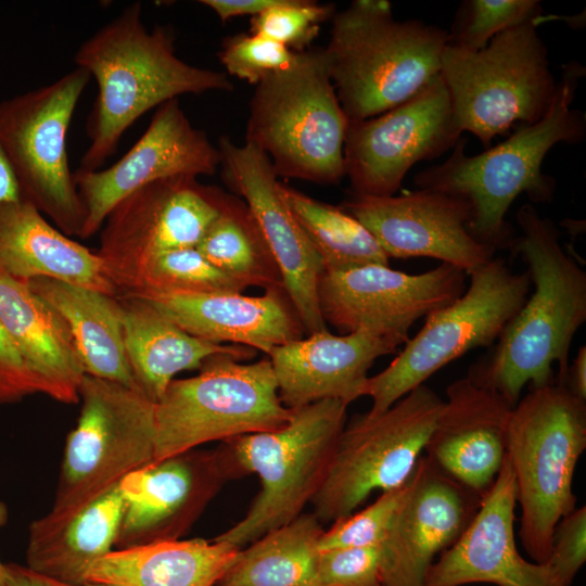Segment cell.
<instances>
[{
  "label": "cell",
  "instance_id": "1",
  "mask_svg": "<svg viewBox=\"0 0 586 586\" xmlns=\"http://www.w3.org/2000/svg\"><path fill=\"white\" fill-rule=\"evenodd\" d=\"M515 219L521 232L509 250L526 265L532 290L489 354L468 373L512 407L526 384L564 379L572 341L586 321V271L561 245L553 221L533 204L522 205Z\"/></svg>",
  "mask_w": 586,
  "mask_h": 586
},
{
  "label": "cell",
  "instance_id": "2",
  "mask_svg": "<svg viewBox=\"0 0 586 586\" xmlns=\"http://www.w3.org/2000/svg\"><path fill=\"white\" fill-rule=\"evenodd\" d=\"M98 86L87 119L89 144L78 169H100L143 114L182 94L232 91L226 73L182 61L168 26L149 29L133 2L85 40L74 55Z\"/></svg>",
  "mask_w": 586,
  "mask_h": 586
},
{
  "label": "cell",
  "instance_id": "3",
  "mask_svg": "<svg viewBox=\"0 0 586 586\" xmlns=\"http://www.w3.org/2000/svg\"><path fill=\"white\" fill-rule=\"evenodd\" d=\"M584 75L578 62L563 65L555 98L542 119L515 128L505 141L476 155L466 154L467 139L460 138L444 163L415 175V186L466 200L471 209L470 233L496 252L509 249L514 232L506 216L513 201L524 193L532 203H551L557 183L542 171L546 155L559 143L578 144L586 137V115L572 106Z\"/></svg>",
  "mask_w": 586,
  "mask_h": 586
},
{
  "label": "cell",
  "instance_id": "4",
  "mask_svg": "<svg viewBox=\"0 0 586 586\" xmlns=\"http://www.w3.org/2000/svg\"><path fill=\"white\" fill-rule=\"evenodd\" d=\"M331 21L323 52L349 122L399 105L441 73L447 30L422 21L395 20L390 1L355 0Z\"/></svg>",
  "mask_w": 586,
  "mask_h": 586
},
{
  "label": "cell",
  "instance_id": "5",
  "mask_svg": "<svg viewBox=\"0 0 586 586\" xmlns=\"http://www.w3.org/2000/svg\"><path fill=\"white\" fill-rule=\"evenodd\" d=\"M505 443L521 507L519 537L533 562L544 563L556 525L576 508L573 479L586 448V402L556 377L531 387L510 411Z\"/></svg>",
  "mask_w": 586,
  "mask_h": 586
},
{
  "label": "cell",
  "instance_id": "6",
  "mask_svg": "<svg viewBox=\"0 0 586 586\" xmlns=\"http://www.w3.org/2000/svg\"><path fill=\"white\" fill-rule=\"evenodd\" d=\"M348 123L323 48H309L255 86L245 141L268 156L278 177L335 184L345 177Z\"/></svg>",
  "mask_w": 586,
  "mask_h": 586
},
{
  "label": "cell",
  "instance_id": "7",
  "mask_svg": "<svg viewBox=\"0 0 586 586\" xmlns=\"http://www.w3.org/2000/svg\"><path fill=\"white\" fill-rule=\"evenodd\" d=\"M346 409L340 400H319L292 409L277 430L222 442L237 476L257 474L260 491L242 520L213 540L242 549L300 517L322 483Z\"/></svg>",
  "mask_w": 586,
  "mask_h": 586
},
{
  "label": "cell",
  "instance_id": "8",
  "mask_svg": "<svg viewBox=\"0 0 586 586\" xmlns=\"http://www.w3.org/2000/svg\"><path fill=\"white\" fill-rule=\"evenodd\" d=\"M540 16L501 31L477 51L445 47L440 75L456 120L485 148L512 128L538 122L552 103L557 81L537 31Z\"/></svg>",
  "mask_w": 586,
  "mask_h": 586
},
{
  "label": "cell",
  "instance_id": "9",
  "mask_svg": "<svg viewBox=\"0 0 586 586\" xmlns=\"http://www.w3.org/2000/svg\"><path fill=\"white\" fill-rule=\"evenodd\" d=\"M199 373L174 379L155 403L154 460L214 441L277 430L290 419L269 358L243 364L227 353L208 357Z\"/></svg>",
  "mask_w": 586,
  "mask_h": 586
},
{
  "label": "cell",
  "instance_id": "10",
  "mask_svg": "<svg viewBox=\"0 0 586 586\" xmlns=\"http://www.w3.org/2000/svg\"><path fill=\"white\" fill-rule=\"evenodd\" d=\"M469 277L468 289L430 314L391 364L368 378L364 396L372 400L369 412H383L469 351L494 345L532 290L526 271H513L497 256Z\"/></svg>",
  "mask_w": 586,
  "mask_h": 586
},
{
  "label": "cell",
  "instance_id": "11",
  "mask_svg": "<svg viewBox=\"0 0 586 586\" xmlns=\"http://www.w3.org/2000/svg\"><path fill=\"white\" fill-rule=\"evenodd\" d=\"M444 400L425 384L380 413L354 415L310 501L322 525L348 517L375 491L403 486L424 450Z\"/></svg>",
  "mask_w": 586,
  "mask_h": 586
},
{
  "label": "cell",
  "instance_id": "12",
  "mask_svg": "<svg viewBox=\"0 0 586 586\" xmlns=\"http://www.w3.org/2000/svg\"><path fill=\"white\" fill-rule=\"evenodd\" d=\"M90 78L76 67L49 85L0 102V146L22 200L68 237H79L85 208L68 163L67 132Z\"/></svg>",
  "mask_w": 586,
  "mask_h": 586
},
{
  "label": "cell",
  "instance_id": "13",
  "mask_svg": "<svg viewBox=\"0 0 586 586\" xmlns=\"http://www.w3.org/2000/svg\"><path fill=\"white\" fill-rule=\"evenodd\" d=\"M80 413L66 438L52 510L94 498L152 462L155 402L139 387L85 374Z\"/></svg>",
  "mask_w": 586,
  "mask_h": 586
},
{
  "label": "cell",
  "instance_id": "14",
  "mask_svg": "<svg viewBox=\"0 0 586 586\" xmlns=\"http://www.w3.org/2000/svg\"><path fill=\"white\" fill-rule=\"evenodd\" d=\"M227 194L196 177L179 176L145 184L120 200L100 229L97 252L118 294L131 291L157 255L196 246Z\"/></svg>",
  "mask_w": 586,
  "mask_h": 586
},
{
  "label": "cell",
  "instance_id": "15",
  "mask_svg": "<svg viewBox=\"0 0 586 586\" xmlns=\"http://www.w3.org/2000/svg\"><path fill=\"white\" fill-rule=\"evenodd\" d=\"M461 135L447 87L438 75L399 105L348 123L343 157L351 191L395 195L415 164L441 156Z\"/></svg>",
  "mask_w": 586,
  "mask_h": 586
},
{
  "label": "cell",
  "instance_id": "16",
  "mask_svg": "<svg viewBox=\"0 0 586 586\" xmlns=\"http://www.w3.org/2000/svg\"><path fill=\"white\" fill-rule=\"evenodd\" d=\"M466 275L443 263L415 275L379 264L323 270L317 288L319 309L326 324L341 334L367 331L399 346L416 321L464 292Z\"/></svg>",
  "mask_w": 586,
  "mask_h": 586
},
{
  "label": "cell",
  "instance_id": "17",
  "mask_svg": "<svg viewBox=\"0 0 586 586\" xmlns=\"http://www.w3.org/2000/svg\"><path fill=\"white\" fill-rule=\"evenodd\" d=\"M219 166L217 145L191 124L179 100L161 104L142 136L116 163L74 173L85 208L79 238L94 235L113 207L135 190L171 177L214 175Z\"/></svg>",
  "mask_w": 586,
  "mask_h": 586
},
{
  "label": "cell",
  "instance_id": "18",
  "mask_svg": "<svg viewBox=\"0 0 586 586\" xmlns=\"http://www.w3.org/2000/svg\"><path fill=\"white\" fill-rule=\"evenodd\" d=\"M340 206L365 226L388 258H435L469 275L496 256L470 233L469 203L451 194L416 189L370 196L351 191Z\"/></svg>",
  "mask_w": 586,
  "mask_h": 586
},
{
  "label": "cell",
  "instance_id": "19",
  "mask_svg": "<svg viewBox=\"0 0 586 586\" xmlns=\"http://www.w3.org/2000/svg\"><path fill=\"white\" fill-rule=\"evenodd\" d=\"M217 148L222 181L256 219L305 332L328 330L317 296L321 259L283 199L270 160L254 144L239 145L227 136L219 138Z\"/></svg>",
  "mask_w": 586,
  "mask_h": 586
},
{
  "label": "cell",
  "instance_id": "20",
  "mask_svg": "<svg viewBox=\"0 0 586 586\" xmlns=\"http://www.w3.org/2000/svg\"><path fill=\"white\" fill-rule=\"evenodd\" d=\"M237 477L221 443L152 461L118 482L123 517L117 549L179 539L228 480Z\"/></svg>",
  "mask_w": 586,
  "mask_h": 586
},
{
  "label": "cell",
  "instance_id": "21",
  "mask_svg": "<svg viewBox=\"0 0 586 586\" xmlns=\"http://www.w3.org/2000/svg\"><path fill=\"white\" fill-rule=\"evenodd\" d=\"M483 497L421 456L380 545L383 586H423L436 555L451 547Z\"/></svg>",
  "mask_w": 586,
  "mask_h": 586
},
{
  "label": "cell",
  "instance_id": "22",
  "mask_svg": "<svg viewBox=\"0 0 586 586\" xmlns=\"http://www.w3.org/2000/svg\"><path fill=\"white\" fill-rule=\"evenodd\" d=\"M515 484L505 457L492 488L460 538L441 553L423 586H564L548 563L525 560L514 537Z\"/></svg>",
  "mask_w": 586,
  "mask_h": 586
},
{
  "label": "cell",
  "instance_id": "23",
  "mask_svg": "<svg viewBox=\"0 0 586 586\" xmlns=\"http://www.w3.org/2000/svg\"><path fill=\"white\" fill-rule=\"evenodd\" d=\"M512 406L469 375L446 387V399L425 445V456L446 474L484 497L506 457Z\"/></svg>",
  "mask_w": 586,
  "mask_h": 586
},
{
  "label": "cell",
  "instance_id": "24",
  "mask_svg": "<svg viewBox=\"0 0 586 586\" xmlns=\"http://www.w3.org/2000/svg\"><path fill=\"white\" fill-rule=\"evenodd\" d=\"M136 296L187 333L217 344L243 345L269 355L278 346L304 337L301 318L283 286L258 296L242 293L162 294Z\"/></svg>",
  "mask_w": 586,
  "mask_h": 586
},
{
  "label": "cell",
  "instance_id": "25",
  "mask_svg": "<svg viewBox=\"0 0 586 586\" xmlns=\"http://www.w3.org/2000/svg\"><path fill=\"white\" fill-rule=\"evenodd\" d=\"M398 346L367 331L308 334L268 355L282 404L289 409L335 399L347 406L364 396L368 371Z\"/></svg>",
  "mask_w": 586,
  "mask_h": 586
},
{
  "label": "cell",
  "instance_id": "26",
  "mask_svg": "<svg viewBox=\"0 0 586 586\" xmlns=\"http://www.w3.org/2000/svg\"><path fill=\"white\" fill-rule=\"evenodd\" d=\"M122 517L118 484L79 506L51 509L29 525L26 566L60 583L88 584L93 564L113 550Z\"/></svg>",
  "mask_w": 586,
  "mask_h": 586
},
{
  "label": "cell",
  "instance_id": "27",
  "mask_svg": "<svg viewBox=\"0 0 586 586\" xmlns=\"http://www.w3.org/2000/svg\"><path fill=\"white\" fill-rule=\"evenodd\" d=\"M0 319L38 378L42 394L63 404L79 403L85 368L62 316L29 286L0 266Z\"/></svg>",
  "mask_w": 586,
  "mask_h": 586
},
{
  "label": "cell",
  "instance_id": "28",
  "mask_svg": "<svg viewBox=\"0 0 586 586\" xmlns=\"http://www.w3.org/2000/svg\"><path fill=\"white\" fill-rule=\"evenodd\" d=\"M0 266L16 279L49 278L116 296L97 252L53 227L26 201L0 204Z\"/></svg>",
  "mask_w": 586,
  "mask_h": 586
},
{
  "label": "cell",
  "instance_id": "29",
  "mask_svg": "<svg viewBox=\"0 0 586 586\" xmlns=\"http://www.w3.org/2000/svg\"><path fill=\"white\" fill-rule=\"evenodd\" d=\"M116 296L122 307L126 357L136 385L155 403L177 373L200 369L215 354L227 353L240 361L256 356L257 352L247 346L195 337L139 297Z\"/></svg>",
  "mask_w": 586,
  "mask_h": 586
},
{
  "label": "cell",
  "instance_id": "30",
  "mask_svg": "<svg viewBox=\"0 0 586 586\" xmlns=\"http://www.w3.org/2000/svg\"><path fill=\"white\" fill-rule=\"evenodd\" d=\"M234 546L203 538L170 539L112 550L88 583L103 586H215L234 562Z\"/></svg>",
  "mask_w": 586,
  "mask_h": 586
},
{
  "label": "cell",
  "instance_id": "31",
  "mask_svg": "<svg viewBox=\"0 0 586 586\" xmlns=\"http://www.w3.org/2000/svg\"><path fill=\"white\" fill-rule=\"evenodd\" d=\"M27 282L65 320L86 374L137 386L126 357L117 296L49 278Z\"/></svg>",
  "mask_w": 586,
  "mask_h": 586
},
{
  "label": "cell",
  "instance_id": "32",
  "mask_svg": "<svg viewBox=\"0 0 586 586\" xmlns=\"http://www.w3.org/2000/svg\"><path fill=\"white\" fill-rule=\"evenodd\" d=\"M323 525L302 513L239 550L215 586H309Z\"/></svg>",
  "mask_w": 586,
  "mask_h": 586
},
{
  "label": "cell",
  "instance_id": "33",
  "mask_svg": "<svg viewBox=\"0 0 586 586\" xmlns=\"http://www.w3.org/2000/svg\"><path fill=\"white\" fill-rule=\"evenodd\" d=\"M196 247L209 263L246 289L283 286L279 267L256 219L237 195L227 194Z\"/></svg>",
  "mask_w": 586,
  "mask_h": 586
},
{
  "label": "cell",
  "instance_id": "34",
  "mask_svg": "<svg viewBox=\"0 0 586 586\" xmlns=\"http://www.w3.org/2000/svg\"><path fill=\"white\" fill-rule=\"evenodd\" d=\"M283 199L321 259L323 270L390 265L373 235L340 205L316 200L280 182Z\"/></svg>",
  "mask_w": 586,
  "mask_h": 586
},
{
  "label": "cell",
  "instance_id": "35",
  "mask_svg": "<svg viewBox=\"0 0 586 586\" xmlns=\"http://www.w3.org/2000/svg\"><path fill=\"white\" fill-rule=\"evenodd\" d=\"M245 290L242 283L209 263L196 246H190L154 257L140 273L135 288L123 294H215L242 293Z\"/></svg>",
  "mask_w": 586,
  "mask_h": 586
},
{
  "label": "cell",
  "instance_id": "36",
  "mask_svg": "<svg viewBox=\"0 0 586 586\" xmlns=\"http://www.w3.org/2000/svg\"><path fill=\"white\" fill-rule=\"evenodd\" d=\"M537 0H466L459 5L447 44L477 51L501 31L542 15Z\"/></svg>",
  "mask_w": 586,
  "mask_h": 586
},
{
  "label": "cell",
  "instance_id": "37",
  "mask_svg": "<svg viewBox=\"0 0 586 586\" xmlns=\"http://www.w3.org/2000/svg\"><path fill=\"white\" fill-rule=\"evenodd\" d=\"M333 3L279 0L251 18L250 33L275 40L293 52H303L318 36L320 25L335 14Z\"/></svg>",
  "mask_w": 586,
  "mask_h": 586
},
{
  "label": "cell",
  "instance_id": "38",
  "mask_svg": "<svg viewBox=\"0 0 586 586\" xmlns=\"http://www.w3.org/2000/svg\"><path fill=\"white\" fill-rule=\"evenodd\" d=\"M406 483L381 495L365 509L335 521L324 530L319 550L380 547L394 512L403 497Z\"/></svg>",
  "mask_w": 586,
  "mask_h": 586
},
{
  "label": "cell",
  "instance_id": "39",
  "mask_svg": "<svg viewBox=\"0 0 586 586\" xmlns=\"http://www.w3.org/2000/svg\"><path fill=\"white\" fill-rule=\"evenodd\" d=\"M295 52L256 34H238L222 40L218 58L226 72L252 85L269 74L288 67Z\"/></svg>",
  "mask_w": 586,
  "mask_h": 586
},
{
  "label": "cell",
  "instance_id": "40",
  "mask_svg": "<svg viewBox=\"0 0 586 586\" xmlns=\"http://www.w3.org/2000/svg\"><path fill=\"white\" fill-rule=\"evenodd\" d=\"M309 586H383L380 547L320 551Z\"/></svg>",
  "mask_w": 586,
  "mask_h": 586
},
{
  "label": "cell",
  "instance_id": "41",
  "mask_svg": "<svg viewBox=\"0 0 586 586\" xmlns=\"http://www.w3.org/2000/svg\"><path fill=\"white\" fill-rule=\"evenodd\" d=\"M586 561V508H575L555 527L548 562L564 586H571Z\"/></svg>",
  "mask_w": 586,
  "mask_h": 586
},
{
  "label": "cell",
  "instance_id": "42",
  "mask_svg": "<svg viewBox=\"0 0 586 586\" xmlns=\"http://www.w3.org/2000/svg\"><path fill=\"white\" fill-rule=\"evenodd\" d=\"M40 393L41 384L0 319V405L13 404Z\"/></svg>",
  "mask_w": 586,
  "mask_h": 586
},
{
  "label": "cell",
  "instance_id": "43",
  "mask_svg": "<svg viewBox=\"0 0 586 586\" xmlns=\"http://www.w3.org/2000/svg\"><path fill=\"white\" fill-rule=\"evenodd\" d=\"M279 0H201L203 5L211 9L218 18L226 23L228 20L244 16L258 15L273 7Z\"/></svg>",
  "mask_w": 586,
  "mask_h": 586
},
{
  "label": "cell",
  "instance_id": "44",
  "mask_svg": "<svg viewBox=\"0 0 586 586\" xmlns=\"http://www.w3.org/2000/svg\"><path fill=\"white\" fill-rule=\"evenodd\" d=\"M4 586H103L95 583L69 585L42 576L26 565L5 563Z\"/></svg>",
  "mask_w": 586,
  "mask_h": 586
},
{
  "label": "cell",
  "instance_id": "45",
  "mask_svg": "<svg viewBox=\"0 0 586 586\" xmlns=\"http://www.w3.org/2000/svg\"><path fill=\"white\" fill-rule=\"evenodd\" d=\"M559 381H562L573 395L586 402V346L585 345L578 348L573 361L569 364L564 379L559 380Z\"/></svg>",
  "mask_w": 586,
  "mask_h": 586
},
{
  "label": "cell",
  "instance_id": "46",
  "mask_svg": "<svg viewBox=\"0 0 586 586\" xmlns=\"http://www.w3.org/2000/svg\"><path fill=\"white\" fill-rule=\"evenodd\" d=\"M22 200L18 182L0 146V204Z\"/></svg>",
  "mask_w": 586,
  "mask_h": 586
},
{
  "label": "cell",
  "instance_id": "47",
  "mask_svg": "<svg viewBox=\"0 0 586 586\" xmlns=\"http://www.w3.org/2000/svg\"><path fill=\"white\" fill-rule=\"evenodd\" d=\"M9 518V511L7 505L0 499V527H2ZM5 563L0 560V586H4Z\"/></svg>",
  "mask_w": 586,
  "mask_h": 586
}]
</instances>
